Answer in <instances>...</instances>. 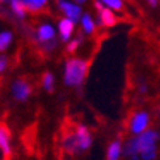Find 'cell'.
Segmentation results:
<instances>
[{
	"mask_svg": "<svg viewBox=\"0 0 160 160\" xmlns=\"http://www.w3.org/2000/svg\"><path fill=\"white\" fill-rule=\"evenodd\" d=\"M75 24L76 22L74 20H71L68 17H62L59 20L58 25H57V30H58V36H59L61 41L67 43L72 38V34H74V32H75Z\"/></svg>",
	"mask_w": 160,
	"mask_h": 160,
	"instance_id": "9",
	"label": "cell"
},
{
	"mask_svg": "<svg viewBox=\"0 0 160 160\" xmlns=\"http://www.w3.org/2000/svg\"><path fill=\"white\" fill-rule=\"evenodd\" d=\"M159 139V132L155 130H146L137 137L129 139L123 146V155L126 156H132V155H139L143 150L155 146L156 141Z\"/></svg>",
	"mask_w": 160,
	"mask_h": 160,
	"instance_id": "3",
	"label": "cell"
},
{
	"mask_svg": "<svg viewBox=\"0 0 160 160\" xmlns=\"http://www.w3.org/2000/svg\"><path fill=\"white\" fill-rule=\"evenodd\" d=\"M92 146V134L84 125H78L76 128L66 132L62 138V147L70 155H79L87 151Z\"/></svg>",
	"mask_w": 160,
	"mask_h": 160,
	"instance_id": "1",
	"label": "cell"
},
{
	"mask_svg": "<svg viewBox=\"0 0 160 160\" xmlns=\"http://www.w3.org/2000/svg\"><path fill=\"white\" fill-rule=\"evenodd\" d=\"M83 43V36L79 34L78 37L75 38H71L70 41L66 43V50H67V52H70V54H74V52L79 49V46Z\"/></svg>",
	"mask_w": 160,
	"mask_h": 160,
	"instance_id": "17",
	"label": "cell"
},
{
	"mask_svg": "<svg viewBox=\"0 0 160 160\" xmlns=\"http://www.w3.org/2000/svg\"><path fill=\"white\" fill-rule=\"evenodd\" d=\"M139 155L142 156L143 160H154L156 158V147L155 146H151V147L143 150Z\"/></svg>",
	"mask_w": 160,
	"mask_h": 160,
	"instance_id": "19",
	"label": "cell"
},
{
	"mask_svg": "<svg viewBox=\"0 0 160 160\" xmlns=\"http://www.w3.org/2000/svg\"><path fill=\"white\" fill-rule=\"evenodd\" d=\"M96 21L92 18L89 13H83L82 18H80V25H82V30L85 34H93L96 30Z\"/></svg>",
	"mask_w": 160,
	"mask_h": 160,
	"instance_id": "13",
	"label": "cell"
},
{
	"mask_svg": "<svg viewBox=\"0 0 160 160\" xmlns=\"http://www.w3.org/2000/svg\"><path fill=\"white\" fill-rule=\"evenodd\" d=\"M150 123V116L147 112H137L132 114L130 121V131L132 134H141L146 131L147 126Z\"/></svg>",
	"mask_w": 160,
	"mask_h": 160,
	"instance_id": "8",
	"label": "cell"
},
{
	"mask_svg": "<svg viewBox=\"0 0 160 160\" xmlns=\"http://www.w3.org/2000/svg\"><path fill=\"white\" fill-rule=\"evenodd\" d=\"M89 62L83 58H68L64 62L63 68V82L67 87H80L85 82L88 75Z\"/></svg>",
	"mask_w": 160,
	"mask_h": 160,
	"instance_id": "2",
	"label": "cell"
},
{
	"mask_svg": "<svg viewBox=\"0 0 160 160\" xmlns=\"http://www.w3.org/2000/svg\"><path fill=\"white\" fill-rule=\"evenodd\" d=\"M13 42V33L11 30L0 32V52L5 51Z\"/></svg>",
	"mask_w": 160,
	"mask_h": 160,
	"instance_id": "15",
	"label": "cell"
},
{
	"mask_svg": "<svg viewBox=\"0 0 160 160\" xmlns=\"http://www.w3.org/2000/svg\"><path fill=\"white\" fill-rule=\"evenodd\" d=\"M105 7L113 9V11H122L123 9V2L122 0H101Z\"/></svg>",
	"mask_w": 160,
	"mask_h": 160,
	"instance_id": "18",
	"label": "cell"
},
{
	"mask_svg": "<svg viewBox=\"0 0 160 160\" xmlns=\"http://www.w3.org/2000/svg\"><path fill=\"white\" fill-rule=\"evenodd\" d=\"M0 154L4 160H9L12 156V138L11 131L5 123L0 122Z\"/></svg>",
	"mask_w": 160,
	"mask_h": 160,
	"instance_id": "7",
	"label": "cell"
},
{
	"mask_svg": "<svg viewBox=\"0 0 160 160\" xmlns=\"http://www.w3.org/2000/svg\"><path fill=\"white\" fill-rule=\"evenodd\" d=\"M58 30L49 22H42L37 26L34 32V41L45 52H51L57 48Z\"/></svg>",
	"mask_w": 160,
	"mask_h": 160,
	"instance_id": "4",
	"label": "cell"
},
{
	"mask_svg": "<svg viewBox=\"0 0 160 160\" xmlns=\"http://www.w3.org/2000/svg\"><path fill=\"white\" fill-rule=\"evenodd\" d=\"M9 9L12 15L18 20H24L26 17V13H28V9H26L22 0H11Z\"/></svg>",
	"mask_w": 160,
	"mask_h": 160,
	"instance_id": "12",
	"label": "cell"
},
{
	"mask_svg": "<svg viewBox=\"0 0 160 160\" xmlns=\"http://www.w3.org/2000/svg\"><path fill=\"white\" fill-rule=\"evenodd\" d=\"M26 9L30 13H37V12H41L46 5H48L49 0H22Z\"/></svg>",
	"mask_w": 160,
	"mask_h": 160,
	"instance_id": "14",
	"label": "cell"
},
{
	"mask_svg": "<svg viewBox=\"0 0 160 160\" xmlns=\"http://www.w3.org/2000/svg\"><path fill=\"white\" fill-rule=\"evenodd\" d=\"M9 3H11V0H0V8L5 4H9Z\"/></svg>",
	"mask_w": 160,
	"mask_h": 160,
	"instance_id": "22",
	"label": "cell"
},
{
	"mask_svg": "<svg viewBox=\"0 0 160 160\" xmlns=\"http://www.w3.org/2000/svg\"><path fill=\"white\" fill-rule=\"evenodd\" d=\"M58 8L63 13L64 17L74 20L75 22L80 21V18L83 16L82 7L78 3H72V2H68V0H58Z\"/></svg>",
	"mask_w": 160,
	"mask_h": 160,
	"instance_id": "6",
	"label": "cell"
},
{
	"mask_svg": "<svg viewBox=\"0 0 160 160\" xmlns=\"http://www.w3.org/2000/svg\"><path fill=\"white\" fill-rule=\"evenodd\" d=\"M113 9L108 8V7H104L101 8L97 15V24L100 26H105V28H110V26H114L117 22V17L114 15V12H112Z\"/></svg>",
	"mask_w": 160,
	"mask_h": 160,
	"instance_id": "10",
	"label": "cell"
},
{
	"mask_svg": "<svg viewBox=\"0 0 160 160\" xmlns=\"http://www.w3.org/2000/svg\"><path fill=\"white\" fill-rule=\"evenodd\" d=\"M75 2L78 3V4H83V3H85L87 0H75Z\"/></svg>",
	"mask_w": 160,
	"mask_h": 160,
	"instance_id": "24",
	"label": "cell"
},
{
	"mask_svg": "<svg viewBox=\"0 0 160 160\" xmlns=\"http://www.w3.org/2000/svg\"><path fill=\"white\" fill-rule=\"evenodd\" d=\"M32 85L26 79H16L11 85L12 97L18 102H25L32 95Z\"/></svg>",
	"mask_w": 160,
	"mask_h": 160,
	"instance_id": "5",
	"label": "cell"
},
{
	"mask_svg": "<svg viewBox=\"0 0 160 160\" xmlns=\"http://www.w3.org/2000/svg\"><path fill=\"white\" fill-rule=\"evenodd\" d=\"M123 154V146L119 139H116L109 143L106 150V160H119L121 155Z\"/></svg>",
	"mask_w": 160,
	"mask_h": 160,
	"instance_id": "11",
	"label": "cell"
},
{
	"mask_svg": "<svg viewBox=\"0 0 160 160\" xmlns=\"http://www.w3.org/2000/svg\"><path fill=\"white\" fill-rule=\"evenodd\" d=\"M130 160H139V156L138 155H132V156H130Z\"/></svg>",
	"mask_w": 160,
	"mask_h": 160,
	"instance_id": "23",
	"label": "cell"
},
{
	"mask_svg": "<svg viewBox=\"0 0 160 160\" xmlns=\"http://www.w3.org/2000/svg\"><path fill=\"white\" fill-rule=\"evenodd\" d=\"M8 64H9L8 57L0 52V74H3V72L8 68Z\"/></svg>",
	"mask_w": 160,
	"mask_h": 160,
	"instance_id": "20",
	"label": "cell"
},
{
	"mask_svg": "<svg viewBox=\"0 0 160 160\" xmlns=\"http://www.w3.org/2000/svg\"><path fill=\"white\" fill-rule=\"evenodd\" d=\"M55 85V76L51 72H45L42 76V88L46 92H52Z\"/></svg>",
	"mask_w": 160,
	"mask_h": 160,
	"instance_id": "16",
	"label": "cell"
},
{
	"mask_svg": "<svg viewBox=\"0 0 160 160\" xmlns=\"http://www.w3.org/2000/svg\"><path fill=\"white\" fill-rule=\"evenodd\" d=\"M147 2H148V4H150V5H152V7H156L159 0H147Z\"/></svg>",
	"mask_w": 160,
	"mask_h": 160,
	"instance_id": "21",
	"label": "cell"
}]
</instances>
